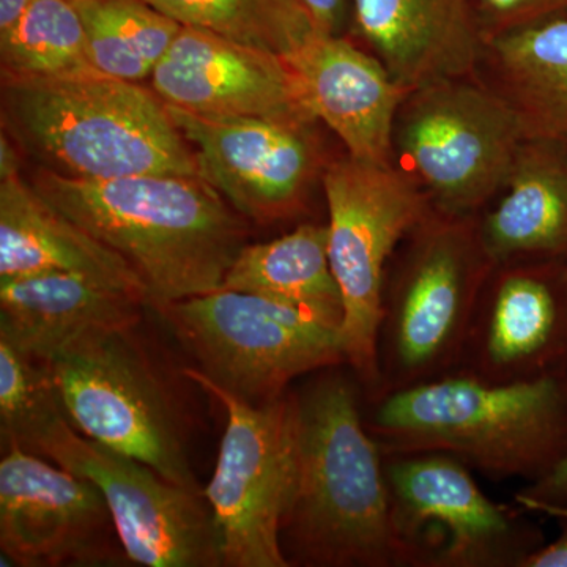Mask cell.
Segmentation results:
<instances>
[{"mask_svg": "<svg viewBox=\"0 0 567 567\" xmlns=\"http://www.w3.org/2000/svg\"><path fill=\"white\" fill-rule=\"evenodd\" d=\"M322 369L293 394L297 466L281 544L289 566H410L393 520L385 453L350 369Z\"/></svg>", "mask_w": 567, "mask_h": 567, "instance_id": "1", "label": "cell"}, {"mask_svg": "<svg viewBox=\"0 0 567 567\" xmlns=\"http://www.w3.org/2000/svg\"><path fill=\"white\" fill-rule=\"evenodd\" d=\"M31 185L140 275L148 308L221 289L244 249L245 218L204 181L156 174L71 181L39 169Z\"/></svg>", "mask_w": 567, "mask_h": 567, "instance_id": "2", "label": "cell"}, {"mask_svg": "<svg viewBox=\"0 0 567 567\" xmlns=\"http://www.w3.org/2000/svg\"><path fill=\"white\" fill-rule=\"evenodd\" d=\"M365 401L385 454H447L491 480L528 484L567 456V375L487 383L453 372Z\"/></svg>", "mask_w": 567, "mask_h": 567, "instance_id": "3", "label": "cell"}, {"mask_svg": "<svg viewBox=\"0 0 567 567\" xmlns=\"http://www.w3.org/2000/svg\"><path fill=\"white\" fill-rule=\"evenodd\" d=\"M2 130L39 169L71 181L200 177L166 103L140 82L100 71L2 80Z\"/></svg>", "mask_w": 567, "mask_h": 567, "instance_id": "4", "label": "cell"}, {"mask_svg": "<svg viewBox=\"0 0 567 567\" xmlns=\"http://www.w3.org/2000/svg\"><path fill=\"white\" fill-rule=\"evenodd\" d=\"M494 267L473 216L434 210L406 235L383 287L375 398L457 371Z\"/></svg>", "mask_w": 567, "mask_h": 567, "instance_id": "5", "label": "cell"}, {"mask_svg": "<svg viewBox=\"0 0 567 567\" xmlns=\"http://www.w3.org/2000/svg\"><path fill=\"white\" fill-rule=\"evenodd\" d=\"M212 383L252 405L346 364L342 324L259 295L218 289L156 309Z\"/></svg>", "mask_w": 567, "mask_h": 567, "instance_id": "6", "label": "cell"}, {"mask_svg": "<svg viewBox=\"0 0 567 567\" xmlns=\"http://www.w3.org/2000/svg\"><path fill=\"white\" fill-rule=\"evenodd\" d=\"M328 254L342 293V341L352 369L372 399L380 391L379 330L386 268L406 235L434 212L421 186L395 164L346 155L324 166Z\"/></svg>", "mask_w": 567, "mask_h": 567, "instance_id": "7", "label": "cell"}, {"mask_svg": "<svg viewBox=\"0 0 567 567\" xmlns=\"http://www.w3.org/2000/svg\"><path fill=\"white\" fill-rule=\"evenodd\" d=\"M524 141L516 112L498 92L475 76L454 78L409 92L393 148L435 212L473 216L505 188Z\"/></svg>", "mask_w": 567, "mask_h": 567, "instance_id": "8", "label": "cell"}, {"mask_svg": "<svg viewBox=\"0 0 567 567\" xmlns=\"http://www.w3.org/2000/svg\"><path fill=\"white\" fill-rule=\"evenodd\" d=\"M48 365L78 432L204 494L189 464L174 395L134 338V328L89 336Z\"/></svg>", "mask_w": 567, "mask_h": 567, "instance_id": "9", "label": "cell"}, {"mask_svg": "<svg viewBox=\"0 0 567 567\" xmlns=\"http://www.w3.org/2000/svg\"><path fill=\"white\" fill-rule=\"evenodd\" d=\"M183 375L226 410L218 461L204 494L215 517L223 567H287L281 532L295 486L293 394L252 405L196 368Z\"/></svg>", "mask_w": 567, "mask_h": 567, "instance_id": "10", "label": "cell"}, {"mask_svg": "<svg viewBox=\"0 0 567 567\" xmlns=\"http://www.w3.org/2000/svg\"><path fill=\"white\" fill-rule=\"evenodd\" d=\"M395 532L413 567H522L544 546L527 511L498 505L442 453L385 454Z\"/></svg>", "mask_w": 567, "mask_h": 567, "instance_id": "11", "label": "cell"}, {"mask_svg": "<svg viewBox=\"0 0 567 567\" xmlns=\"http://www.w3.org/2000/svg\"><path fill=\"white\" fill-rule=\"evenodd\" d=\"M102 492L128 561L148 567H223L215 517L205 494L171 483L152 466L93 442L70 420L37 446Z\"/></svg>", "mask_w": 567, "mask_h": 567, "instance_id": "12", "label": "cell"}, {"mask_svg": "<svg viewBox=\"0 0 567 567\" xmlns=\"http://www.w3.org/2000/svg\"><path fill=\"white\" fill-rule=\"evenodd\" d=\"M0 461V548L21 567L128 561L100 488L20 447Z\"/></svg>", "mask_w": 567, "mask_h": 567, "instance_id": "13", "label": "cell"}, {"mask_svg": "<svg viewBox=\"0 0 567 567\" xmlns=\"http://www.w3.org/2000/svg\"><path fill=\"white\" fill-rule=\"evenodd\" d=\"M167 106V104H166ZM196 153L200 177L257 224L293 218L324 166L316 123L204 118L167 106Z\"/></svg>", "mask_w": 567, "mask_h": 567, "instance_id": "14", "label": "cell"}, {"mask_svg": "<svg viewBox=\"0 0 567 567\" xmlns=\"http://www.w3.org/2000/svg\"><path fill=\"white\" fill-rule=\"evenodd\" d=\"M565 262L495 265L456 372L487 383L567 375Z\"/></svg>", "mask_w": 567, "mask_h": 567, "instance_id": "15", "label": "cell"}, {"mask_svg": "<svg viewBox=\"0 0 567 567\" xmlns=\"http://www.w3.org/2000/svg\"><path fill=\"white\" fill-rule=\"evenodd\" d=\"M151 84L167 106L197 117L317 122L286 59L188 25Z\"/></svg>", "mask_w": 567, "mask_h": 567, "instance_id": "16", "label": "cell"}, {"mask_svg": "<svg viewBox=\"0 0 567 567\" xmlns=\"http://www.w3.org/2000/svg\"><path fill=\"white\" fill-rule=\"evenodd\" d=\"M306 107L363 162L393 164L394 126L409 91L382 62L342 35L317 33L286 58Z\"/></svg>", "mask_w": 567, "mask_h": 567, "instance_id": "17", "label": "cell"}, {"mask_svg": "<svg viewBox=\"0 0 567 567\" xmlns=\"http://www.w3.org/2000/svg\"><path fill=\"white\" fill-rule=\"evenodd\" d=\"M354 31L405 91L473 78L483 29L473 0H352Z\"/></svg>", "mask_w": 567, "mask_h": 567, "instance_id": "18", "label": "cell"}, {"mask_svg": "<svg viewBox=\"0 0 567 567\" xmlns=\"http://www.w3.org/2000/svg\"><path fill=\"white\" fill-rule=\"evenodd\" d=\"M145 306L134 295L62 271L0 279V338L48 363L89 336L136 328Z\"/></svg>", "mask_w": 567, "mask_h": 567, "instance_id": "19", "label": "cell"}, {"mask_svg": "<svg viewBox=\"0 0 567 567\" xmlns=\"http://www.w3.org/2000/svg\"><path fill=\"white\" fill-rule=\"evenodd\" d=\"M73 274L141 298L148 292L130 264L52 207L21 177L0 181V279Z\"/></svg>", "mask_w": 567, "mask_h": 567, "instance_id": "20", "label": "cell"}, {"mask_svg": "<svg viewBox=\"0 0 567 567\" xmlns=\"http://www.w3.org/2000/svg\"><path fill=\"white\" fill-rule=\"evenodd\" d=\"M503 189L505 196L480 223L492 264L566 262L567 147L525 140Z\"/></svg>", "mask_w": 567, "mask_h": 567, "instance_id": "21", "label": "cell"}, {"mask_svg": "<svg viewBox=\"0 0 567 567\" xmlns=\"http://www.w3.org/2000/svg\"><path fill=\"white\" fill-rule=\"evenodd\" d=\"M481 66L516 112L525 140L567 147V17L492 37Z\"/></svg>", "mask_w": 567, "mask_h": 567, "instance_id": "22", "label": "cell"}, {"mask_svg": "<svg viewBox=\"0 0 567 567\" xmlns=\"http://www.w3.org/2000/svg\"><path fill=\"white\" fill-rule=\"evenodd\" d=\"M221 289L259 295L344 322V303L331 270L327 224H300L292 233L245 245Z\"/></svg>", "mask_w": 567, "mask_h": 567, "instance_id": "23", "label": "cell"}, {"mask_svg": "<svg viewBox=\"0 0 567 567\" xmlns=\"http://www.w3.org/2000/svg\"><path fill=\"white\" fill-rule=\"evenodd\" d=\"M84 22L89 54L100 73L117 80H151L182 24L147 0H74Z\"/></svg>", "mask_w": 567, "mask_h": 567, "instance_id": "24", "label": "cell"}, {"mask_svg": "<svg viewBox=\"0 0 567 567\" xmlns=\"http://www.w3.org/2000/svg\"><path fill=\"white\" fill-rule=\"evenodd\" d=\"M188 28L289 58L317 35L315 22L297 0H147Z\"/></svg>", "mask_w": 567, "mask_h": 567, "instance_id": "25", "label": "cell"}, {"mask_svg": "<svg viewBox=\"0 0 567 567\" xmlns=\"http://www.w3.org/2000/svg\"><path fill=\"white\" fill-rule=\"evenodd\" d=\"M99 71L89 54L74 0H33L20 25L0 40L2 80L71 76Z\"/></svg>", "mask_w": 567, "mask_h": 567, "instance_id": "26", "label": "cell"}, {"mask_svg": "<svg viewBox=\"0 0 567 567\" xmlns=\"http://www.w3.org/2000/svg\"><path fill=\"white\" fill-rule=\"evenodd\" d=\"M69 420L50 365L0 338V442L2 451L35 453L54 425Z\"/></svg>", "mask_w": 567, "mask_h": 567, "instance_id": "27", "label": "cell"}, {"mask_svg": "<svg viewBox=\"0 0 567 567\" xmlns=\"http://www.w3.org/2000/svg\"><path fill=\"white\" fill-rule=\"evenodd\" d=\"M484 39L567 17V0H473Z\"/></svg>", "mask_w": 567, "mask_h": 567, "instance_id": "28", "label": "cell"}, {"mask_svg": "<svg viewBox=\"0 0 567 567\" xmlns=\"http://www.w3.org/2000/svg\"><path fill=\"white\" fill-rule=\"evenodd\" d=\"M516 502L527 513L548 514L558 507H566L567 456L550 475L522 488L516 495Z\"/></svg>", "mask_w": 567, "mask_h": 567, "instance_id": "29", "label": "cell"}, {"mask_svg": "<svg viewBox=\"0 0 567 567\" xmlns=\"http://www.w3.org/2000/svg\"><path fill=\"white\" fill-rule=\"evenodd\" d=\"M323 35H342L347 21L352 18V0H297Z\"/></svg>", "mask_w": 567, "mask_h": 567, "instance_id": "30", "label": "cell"}, {"mask_svg": "<svg viewBox=\"0 0 567 567\" xmlns=\"http://www.w3.org/2000/svg\"><path fill=\"white\" fill-rule=\"evenodd\" d=\"M547 516L561 522V533L554 543L533 551L522 567H567V506L550 511Z\"/></svg>", "mask_w": 567, "mask_h": 567, "instance_id": "31", "label": "cell"}, {"mask_svg": "<svg viewBox=\"0 0 567 567\" xmlns=\"http://www.w3.org/2000/svg\"><path fill=\"white\" fill-rule=\"evenodd\" d=\"M21 148L17 142L11 140L9 133H0V181H7L11 177H20L22 169Z\"/></svg>", "mask_w": 567, "mask_h": 567, "instance_id": "32", "label": "cell"}, {"mask_svg": "<svg viewBox=\"0 0 567 567\" xmlns=\"http://www.w3.org/2000/svg\"><path fill=\"white\" fill-rule=\"evenodd\" d=\"M33 0H0V40L7 39L20 25Z\"/></svg>", "mask_w": 567, "mask_h": 567, "instance_id": "33", "label": "cell"}, {"mask_svg": "<svg viewBox=\"0 0 567 567\" xmlns=\"http://www.w3.org/2000/svg\"><path fill=\"white\" fill-rule=\"evenodd\" d=\"M561 274H563V281H565L566 287H567V259H566V262L563 264Z\"/></svg>", "mask_w": 567, "mask_h": 567, "instance_id": "34", "label": "cell"}]
</instances>
